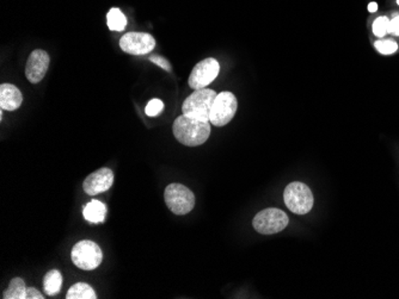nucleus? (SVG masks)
<instances>
[{
  "mask_svg": "<svg viewBox=\"0 0 399 299\" xmlns=\"http://www.w3.org/2000/svg\"><path fill=\"white\" fill-rule=\"evenodd\" d=\"M172 131L179 143L188 147H198L208 140L210 134V122L201 121L186 115L176 118Z\"/></svg>",
  "mask_w": 399,
  "mask_h": 299,
  "instance_id": "nucleus-1",
  "label": "nucleus"
},
{
  "mask_svg": "<svg viewBox=\"0 0 399 299\" xmlns=\"http://www.w3.org/2000/svg\"><path fill=\"white\" fill-rule=\"evenodd\" d=\"M217 95L215 91L210 88L195 90L194 93L189 95L183 102V115L189 116V117L198 118L201 121H209L210 109H212Z\"/></svg>",
  "mask_w": 399,
  "mask_h": 299,
  "instance_id": "nucleus-2",
  "label": "nucleus"
},
{
  "mask_svg": "<svg viewBox=\"0 0 399 299\" xmlns=\"http://www.w3.org/2000/svg\"><path fill=\"white\" fill-rule=\"evenodd\" d=\"M285 204L291 211L297 215H305L313 208V194L304 182H291L283 192Z\"/></svg>",
  "mask_w": 399,
  "mask_h": 299,
  "instance_id": "nucleus-3",
  "label": "nucleus"
},
{
  "mask_svg": "<svg viewBox=\"0 0 399 299\" xmlns=\"http://www.w3.org/2000/svg\"><path fill=\"white\" fill-rule=\"evenodd\" d=\"M164 198L170 211L179 216L189 213L195 206L194 194L182 184H170L167 186Z\"/></svg>",
  "mask_w": 399,
  "mask_h": 299,
  "instance_id": "nucleus-4",
  "label": "nucleus"
},
{
  "mask_svg": "<svg viewBox=\"0 0 399 299\" xmlns=\"http://www.w3.org/2000/svg\"><path fill=\"white\" fill-rule=\"evenodd\" d=\"M71 258L78 269L91 271L102 264V250L94 241L83 240L73 247Z\"/></svg>",
  "mask_w": 399,
  "mask_h": 299,
  "instance_id": "nucleus-5",
  "label": "nucleus"
},
{
  "mask_svg": "<svg viewBox=\"0 0 399 299\" xmlns=\"http://www.w3.org/2000/svg\"><path fill=\"white\" fill-rule=\"evenodd\" d=\"M252 225L259 234H276L288 225V216L280 209H266L256 215Z\"/></svg>",
  "mask_w": 399,
  "mask_h": 299,
  "instance_id": "nucleus-6",
  "label": "nucleus"
},
{
  "mask_svg": "<svg viewBox=\"0 0 399 299\" xmlns=\"http://www.w3.org/2000/svg\"><path fill=\"white\" fill-rule=\"evenodd\" d=\"M238 109V102L236 95L231 92H221L214 100L209 122L217 127H224L232 121Z\"/></svg>",
  "mask_w": 399,
  "mask_h": 299,
  "instance_id": "nucleus-7",
  "label": "nucleus"
},
{
  "mask_svg": "<svg viewBox=\"0 0 399 299\" xmlns=\"http://www.w3.org/2000/svg\"><path fill=\"white\" fill-rule=\"evenodd\" d=\"M219 72H220L219 62L213 57H208L195 66L193 72L189 76L188 83L194 90L206 88L209 83H213Z\"/></svg>",
  "mask_w": 399,
  "mask_h": 299,
  "instance_id": "nucleus-8",
  "label": "nucleus"
},
{
  "mask_svg": "<svg viewBox=\"0 0 399 299\" xmlns=\"http://www.w3.org/2000/svg\"><path fill=\"white\" fill-rule=\"evenodd\" d=\"M120 47L130 55H145L154 49L156 40L146 33H127L120 40Z\"/></svg>",
  "mask_w": 399,
  "mask_h": 299,
  "instance_id": "nucleus-9",
  "label": "nucleus"
},
{
  "mask_svg": "<svg viewBox=\"0 0 399 299\" xmlns=\"http://www.w3.org/2000/svg\"><path fill=\"white\" fill-rule=\"evenodd\" d=\"M50 55L45 50L36 49L29 55L26 66V76L31 83H38L46 76L50 67Z\"/></svg>",
  "mask_w": 399,
  "mask_h": 299,
  "instance_id": "nucleus-10",
  "label": "nucleus"
},
{
  "mask_svg": "<svg viewBox=\"0 0 399 299\" xmlns=\"http://www.w3.org/2000/svg\"><path fill=\"white\" fill-rule=\"evenodd\" d=\"M113 182H114L113 170L111 168L103 167L101 170L91 173L88 178L84 180V192H86L89 196L102 194L111 189Z\"/></svg>",
  "mask_w": 399,
  "mask_h": 299,
  "instance_id": "nucleus-11",
  "label": "nucleus"
},
{
  "mask_svg": "<svg viewBox=\"0 0 399 299\" xmlns=\"http://www.w3.org/2000/svg\"><path fill=\"white\" fill-rule=\"evenodd\" d=\"M23 102V95L15 85L3 83L0 86V106L1 110L15 111Z\"/></svg>",
  "mask_w": 399,
  "mask_h": 299,
  "instance_id": "nucleus-12",
  "label": "nucleus"
},
{
  "mask_svg": "<svg viewBox=\"0 0 399 299\" xmlns=\"http://www.w3.org/2000/svg\"><path fill=\"white\" fill-rule=\"evenodd\" d=\"M83 215L85 217V220L90 222V223H101V222H104V220H106L107 206L103 204L102 201H90V203L85 205Z\"/></svg>",
  "mask_w": 399,
  "mask_h": 299,
  "instance_id": "nucleus-13",
  "label": "nucleus"
},
{
  "mask_svg": "<svg viewBox=\"0 0 399 299\" xmlns=\"http://www.w3.org/2000/svg\"><path fill=\"white\" fill-rule=\"evenodd\" d=\"M61 285H62V276L57 269H52L43 278V288L46 295H57L60 292Z\"/></svg>",
  "mask_w": 399,
  "mask_h": 299,
  "instance_id": "nucleus-14",
  "label": "nucleus"
},
{
  "mask_svg": "<svg viewBox=\"0 0 399 299\" xmlns=\"http://www.w3.org/2000/svg\"><path fill=\"white\" fill-rule=\"evenodd\" d=\"M67 299H96V292L90 285L85 284V283H78L71 286L67 295Z\"/></svg>",
  "mask_w": 399,
  "mask_h": 299,
  "instance_id": "nucleus-15",
  "label": "nucleus"
},
{
  "mask_svg": "<svg viewBox=\"0 0 399 299\" xmlns=\"http://www.w3.org/2000/svg\"><path fill=\"white\" fill-rule=\"evenodd\" d=\"M26 293H27V286L22 278H13L6 291L3 293L4 299H26Z\"/></svg>",
  "mask_w": 399,
  "mask_h": 299,
  "instance_id": "nucleus-16",
  "label": "nucleus"
},
{
  "mask_svg": "<svg viewBox=\"0 0 399 299\" xmlns=\"http://www.w3.org/2000/svg\"><path fill=\"white\" fill-rule=\"evenodd\" d=\"M107 23L111 30L122 31L127 25V18L120 8H111V11L108 12Z\"/></svg>",
  "mask_w": 399,
  "mask_h": 299,
  "instance_id": "nucleus-17",
  "label": "nucleus"
},
{
  "mask_svg": "<svg viewBox=\"0 0 399 299\" xmlns=\"http://www.w3.org/2000/svg\"><path fill=\"white\" fill-rule=\"evenodd\" d=\"M390 23H391V20L388 17L376 18L374 20V23H373V34L378 36V37H384L385 35L388 33Z\"/></svg>",
  "mask_w": 399,
  "mask_h": 299,
  "instance_id": "nucleus-18",
  "label": "nucleus"
},
{
  "mask_svg": "<svg viewBox=\"0 0 399 299\" xmlns=\"http://www.w3.org/2000/svg\"><path fill=\"white\" fill-rule=\"evenodd\" d=\"M374 47L379 52V53L383 54V55H390V54H393L398 50V45L395 43V41H391V40H386V41H376L374 43Z\"/></svg>",
  "mask_w": 399,
  "mask_h": 299,
  "instance_id": "nucleus-19",
  "label": "nucleus"
},
{
  "mask_svg": "<svg viewBox=\"0 0 399 299\" xmlns=\"http://www.w3.org/2000/svg\"><path fill=\"white\" fill-rule=\"evenodd\" d=\"M164 102L160 100V99H152L151 102H149L146 109H145V112L150 117H156L158 115L163 111Z\"/></svg>",
  "mask_w": 399,
  "mask_h": 299,
  "instance_id": "nucleus-20",
  "label": "nucleus"
},
{
  "mask_svg": "<svg viewBox=\"0 0 399 299\" xmlns=\"http://www.w3.org/2000/svg\"><path fill=\"white\" fill-rule=\"evenodd\" d=\"M150 61L153 62V64H156L157 66H159L160 69H163L164 71L172 72V65H170V62L167 59L158 57V55H152V57H150Z\"/></svg>",
  "mask_w": 399,
  "mask_h": 299,
  "instance_id": "nucleus-21",
  "label": "nucleus"
},
{
  "mask_svg": "<svg viewBox=\"0 0 399 299\" xmlns=\"http://www.w3.org/2000/svg\"><path fill=\"white\" fill-rule=\"evenodd\" d=\"M43 295L41 292L34 288H28L27 293H26V299H43Z\"/></svg>",
  "mask_w": 399,
  "mask_h": 299,
  "instance_id": "nucleus-22",
  "label": "nucleus"
},
{
  "mask_svg": "<svg viewBox=\"0 0 399 299\" xmlns=\"http://www.w3.org/2000/svg\"><path fill=\"white\" fill-rule=\"evenodd\" d=\"M388 33L399 36V16H395V18L392 19Z\"/></svg>",
  "mask_w": 399,
  "mask_h": 299,
  "instance_id": "nucleus-23",
  "label": "nucleus"
},
{
  "mask_svg": "<svg viewBox=\"0 0 399 299\" xmlns=\"http://www.w3.org/2000/svg\"><path fill=\"white\" fill-rule=\"evenodd\" d=\"M369 12H376L378 11V4H376V3H371V4L369 5Z\"/></svg>",
  "mask_w": 399,
  "mask_h": 299,
  "instance_id": "nucleus-24",
  "label": "nucleus"
},
{
  "mask_svg": "<svg viewBox=\"0 0 399 299\" xmlns=\"http://www.w3.org/2000/svg\"><path fill=\"white\" fill-rule=\"evenodd\" d=\"M397 4L399 5V0H397Z\"/></svg>",
  "mask_w": 399,
  "mask_h": 299,
  "instance_id": "nucleus-25",
  "label": "nucleus"
}]
</instances>
